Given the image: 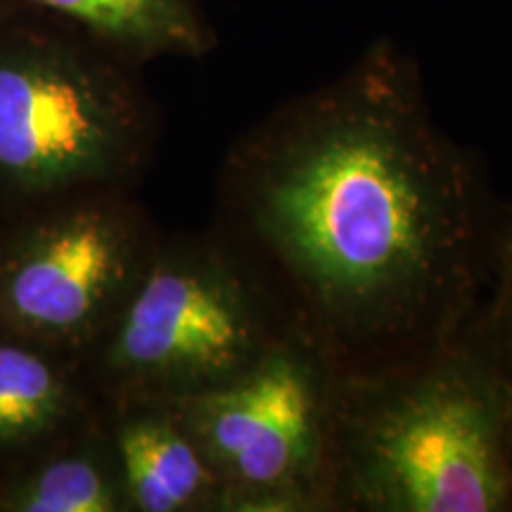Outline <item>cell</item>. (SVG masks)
Masks as SVG:
<instances>
[{"label": "cell", "instance_id": "5", "mask_svg": "<svg viewBox=\"0 0 512 512\" xmlns=\"http://www.w3.org/2000/svg\"><path fill=\"white\" fill-rule=\"evenodd\" d=\"M162 240L131 188H86L0 214V330L83 363Z\"/></svg>", "mask_w": 512, "mask_h": 512}, {"label": "cell", "instance_id": "9", "mask_svg": "<svg viewBox=\"0 0 512 512\" xmlns=\"http://www.w3.org/2000/svg\"><path fill=\"white\" fill-rule=\"evenodd\" d=\"M0 512H128L100 408L0 475Z\"/></svg>", "mask_w": 512, "mask_h": 512}, {"label": "cell", "instance_id": "3", "mask_svg": "<svg viewBox=\"0 0 512 512\" xmlns=\"http://www.w3.org/2000/svg\"><path fill=\"white\" fill-rule=\"evenodd\" d=\"M138 69L62 19L0 5V214L133 188L157 143Z\"/></svg>", "mask_w": 512, "mask_h": 512}, {"label": "cell", "instance_id": "11", "mask_svg": "<svg viewBox=\"0 0 512 512\" xmlns=\"http://www.w3.org/2000/svg\"><path fill=\"white\" fill-rule=\"evenodd\" d=\"M505 216V214H503ZM470 325L501 368L510 394V453H512V226L503 221L491 283Z\"/></svg>", "mask_w": 512, "mask_h": 512}, {"label": "cell", "instance_id": "1", "mask_svg": "<svg viewBox=\"0 0 512 512\" xmlns=\"http://www.w3.org/2000/svg\"><path fill=\"white\" fill-rule=\"evenodd\" d=\"M216 223L337 370L453 339L494 271L503 200L434 117L425 76L377 38L223 157Z\"/></svg>", "mask_w": 512, "mask_h": 512}, {"label": "cell", "instance_id": "10", "mask_svg": "<svg viewBox=\"0 0 512 512\" xmlns=\"http://www.w3.org/2000/svg\"><path fill=\"white\" fill-rule=\"evenodd\" d=\"M0 5L62 19L136 67L162 57L200 60L219 46L204 0H0Z\"/></svg>", "mask_w": 512, "mask_h": 512}, {"label": "cell", "instance_id": "6", "mask_svg": "<svg viewBox=\"0 0 512 512\" xmlns=\"http://www.w3.org/2000/svg\"><path fill=\"white\" fill-rule=\"evenodd\" d=\"M335 366L302 328L252 368L169 401L223 489V512H320Z\"/></svg>", "mask_w": 512, "mask_h": 512}, {"label": "cell", "instance_id": "4", "mask_svg": "<svg viewBox=\"0 0 512 512\" xmlns=\"http://www.w3.org/2000/svg\"><path fill=\"white\" fill-rule=\"evenodd\" d=\"M297 328L271 280L223 230L162 235L81 368L98 403L174 401L235 380Z\"/></svg>", "mask_w": 512, "mask_h": 512}, {"label": "cell", "instance_id": "2", "mask_svg": "<svg viewBox=\"0 0 512 512\" xmlns=\"http://www.w3.org/2000/svg\"><path fill=\"white\" fill-rule=\"evenodd\" d=\"M320 512H512L510 394L470 323L420 354L335 370Z\"/></svg>", "mask_w": 512, "mask_h": 512}, {"label": "cell", "instance_id": "8", "mask_svg": "<svg viewBox=\"0 0 512 512\" xmlns=\"http://www.w3.org/2000/svg\"><path fill=\"white\" fill-rule=\"evenodd\" d=\"M98 408L79 361L0 330V475Z\"/></svg>", "mask_w": 512, "mask_h": 512}, {"label": "cell", "instance_id": "12", "mask_svg": "<svg viewBox=\"0 0 512 512\" xmlns=\"http://www.w3.org/2000/svg\"><path fill=\"white\" fill-rule=\"evenodd\" d=\"M503 214H505V219H508V223L512 226V200H503Z\"/></svg>", "mask_w": 512, "mask_h": 512}, {"label": "cell", "instance_id": "7", "mask_svg": "<svg viewBox=\"0 0 512 512\" xmlns=\"http://www.w3.org/2000/svg\"><path fill=\"white\" fill-rule=\"evenodd\" d=\"M128 512H223V489L169 401L98 403Z\"/></svg>", "mask_w": 512, "mask_h": 512}]
</instances>
